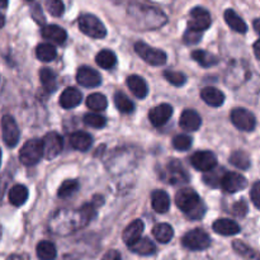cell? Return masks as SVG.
Returning <instances> with one entry per match:
<instances>
[{
    "instance_id": "1",
    "label": "cell",
    "mask_w": 260,
    "mask_h": 260,
    "mask_svg": "<svg viewBox=\"0 0 260 260\" xmlns=\"http://www.w3.org/2000/svg\"><path fill=\"white\" fill-rule=\"evenodd\" d=\"M96 203H89L83 206L80 210H60L53 213L48 222V229L52 234L60 236L70 235L80 230L90 222L95 216Z\"/></svg>"
},
{
    "instance_id": "2",
    "label": "cell",
    "mask_w": 260,
    "mask_h": 260,
    "mask_svg": "<svg viewBox=\"0 0 260 260\" xmlns=\"http://www.w3.org/2000/svg\"><path fill=\"white\" fill-rule=\"evenodd\" d=\"M129 24L137 30H152L162 27L168 18L161 10L149 5L134 4L128 8Z\"/></svg>"
},
{
    "instance_id": "3",
    "label": "cell",
    "mask_w": 260,
    "mask_h": 260,
    "mask_svg": "<svg viewBox=\"0 0 260 260\" xmlns=\"http://www.w3.org/2000/svg\"><path fill=\"white\" fill-rule=\"evenodd\" d=\"M175 203L192 220H200L206 213V206L193 189H180L175 194Z\"/></svg>"
},
{
    "instance_id": "4",
    "label": "cell",
    "mask_w": 260,
    "mask_h": 260,
    "mask_svg": "<svg viewBox=\"0 0 260 260\" xmlns=\"http://www.w3.org/2000/svg\"><path fill=\"white\" fill-rule=\"evenodd\" d=\"M250 70L244 61H233L226 70L225 81L230 88H239L243 85L250 76Z\"/></svg>"
},
{
    "instance_id": "5",
    "label": "cell",
    "mask_w": 260,
    "mask_h": 260,
    "mask_svg": "<svg viewBox=\"0 0 260 260\" xmlns=\"http://www.w3.org/2000/svg\"><path fill=\"white\" fill-rule=\"evenodd\" d=\"M79 28L84 35L89 36L91 38L101 40L107 36V29L99 18L93 14H83L79 17Z\"/></svg>"
},
{
    "instance_id": "6",
    "label": "cell",
    "mask_w": 260,
    "mask_h": 260,
    "mask_svg": "<svg viewBox=\"0 0 260 260\" xmlns=\"http://www.w3.org/2000/svg\"><path fill=\"white\" fill-rule=\"evenodd\" d=\"M43 157V147L41 140H29L23 145L19 151V160L23 165L33 167Z\"/></svg>"
},
{
    "instance_id": "7",
    "label": "cell",
    "mask_w": 260,
    "mask_h": 260,
    "mask_svg": "<svg viewBox=\"0 0 260 260\" xmlns=\"http://www.w3.org/2000/svg\"><path fill=\"white\" fill-rule=\"evenodd\" d=\"M135 51L149 65L161 66L167 62V53L164 51L151 47L145 42L135 43Z\"/></svg>"
},
{
    "instance_id": "8",
    "label": "cell",
    "mask_w": 260,
    "mask_h": 260,
    "mask_svg": "<svg viewBox=\"0 0 260 260\" xmlns=\"http://www.w3.org/2000/svg\"><path fill=\"white\" fill-rule=\"evenodd\" d=\"M161 179L173 185L185 184L189 182V175L182 162H179L178 160H173V161L168 162L164 172L161 173Z\"/></svg>"
},
{
    "instance_id": "9",
    "label": "cell",
    "mask_w": 260,
    "mask_h": 260,
    "mask_svg": "<svg viewBox=\"0 0 260 260\" xmlns=\"http://www.w3.org/2000/svg\"><path fill=\"white\" fill-rule=\"evenodd\" d=\"M182 243L183 246L189 249V250H206L207 248H210L211 239L205 230L194 229V230H190L189 233L183 236Z\"/></svg>"
},
{
    "instance_id": "10",
    "label": "cell",
    "mask_w": 260,
    "mask_h": 260,
    "mask_svg": "<svg viewBox=\"0 0 260 260\" xmlns=\"http://www.w3.org/2000/svg\"><path fill=\"white\" fill-rule=\"evenodd\" d=\"M190 19L188 20V29L196 30V32H205L211 27L212 19L207 9L202 7H196L189 13Z\"/></svg>"
},
{
    "instance_id": "11",
    "label": "cell",
    "mask_w": 260,
    "mask_h": 260,
    "mask_svg": "<svg viewBox=\"0 0 260 260\" xmlns=\"http://www.w3.org/2000/svg\"><path fill=\"white\" fill-rule=\"evenodd\" d=\"M43 156L47 160L55 159L61 154L63 149V139L57 132H48L42 140Z\"/></svg>"
},
{
    "instance_id": "12",
    "label": "cell",
    "mask_w": 260,
    "mask_h": 260,
    "mask_svg": "<svg viewBox=\"0 0 260 260\" xmlns=\"http://www.w3.org/2000/svg\"><path fill=\"white\" fill-rule=\"evenodd\" d=\"M231 121L240 131L251 132L256 126V118L250 111L245 108H235L231 112Z\"/></svg>"
},
{
    "instance_id": "13",
    "label": "cell",
    "mask_w": 260,
    "mask_h": 260,
    "mask_svg": "<svg viewBox=\"0 0 260 260\" xmlns=\"http://www.w3.org/2000/svg\"><path fill=\"white\" fill-rule=\"evenodd\" d=\"M2 134L3 141L9 147H14L19 141V128L12 116L7 114L2 119Z\"/></svg>"
},
{
    "instance_id": "14",
    "label": "cell",
    "mask_w": 260,
    "mask_h": 260,
    "mask_svg": "<svg viewBox=\"0 0 260 260\" xmlns=\"http://www.w3.org/2000/svg\"><path fill=\"white\" fill-rule=\"evenodd\" d=\"M190 164L200 172L207 173L217 167V159L211 151H197L190 156Z\"/></svg>"
},
{
    "instance_id": "15",
    "label": "cell",
    "mask_w": 260,
    "mask_h": 260,
    "mask_svg": "<svg viewBox=\"0 0 260 260\" xmlns=\"http://www.w3.org/2000/svg\"><path fill=\"white\" fill-rule=\"evenodd\" d=\"M221 188L225 190L226 193H238L240 190L245 189L248 187V180L244 175L239 174V173H225L221 180Z\"/></svg>"
},
{
    "instance_id": "16",
    "label": "cell",
    "mask_w": 260,
    "mask_h": 260,
    "mask_svg": "<svg viewBox=\"0 0 260 260\" xmlns=\"http://www.w3.org/2000/svg\"><path fill=\"white\" fill-rule=\"evenodd\" d=\"M76 81L85 88H96L101 85V74L89 66H81L76 73Z\"/></svg>"
},
{
    "instance_id": "17",
    "label": "cell",
    "mask_w": 260,
    "mask_h": 260,
    "mask_svg": "<svg viewBox=\"0 0 260 260\" xmlns=\"http://www.w3.org/2000/svg\"><path fill=\"white\" fill-rule=\"evenodd\" d=\"M172 114H173V107L170 106V104L162 103V104H159V106L154 107V108L150 111L149 118H150V122L152 123V126L161 127L169 121Z\"/></svg>"
},
{
    "instance_id": "18",
    "label": "cell",
    "mask_w": 260,
    "mask_h": 260,
    "mask_svg": "<svg viewBox=\"0 0 260 260\" xmlns=\"http://www.w3.org/2000/svg\"><path fill=\"white\" fill-rule=\"evenodd\" d=\"M135 160H136V156H135L134 151H131L129 149H119L116 150V152L112 155L111 160H109V162L107 165H108L111 170H119L123 165L124 168L129 167L126 161L135 162Z\"/></svg>"
},
{
    "instance_id": "19",
    "label": "cell",
    "mask_w": 260,
    "mask_h": 260,
    "mask_svg": "<svg viewBox=\"0 0 260 260\" xmlns=\"http://www.w3.org/2000/svg\"><path fill=\"white\" fill-rule=\"evenodd\" d=\"M179 124L184 131L194 132L200 129V127L202 126V118L193 109H185L182 113V116H180Z\"/></svg>"
},
{
    "instance_id": "20",
    "label": "cell",
    "mask_w": 260,
    "mask_h": 260,
    "mask_svg": "<svg viewBox=\"0 0 260 260\" xmlns=\"http://www.w3.org/2000/svg\"><path fill=\"white\" fill-rule=\"evenodd\" d=\"M144 222L141 220H135L134 222L129 223L126 229H124L123 234H122V239H123L124 244L127 246L132 245L136 243L140 238H141L142 233H144Z\"/></svg>"
},
{
    "instance_id": "21",
    "label": "cell",
    "mask_w": 260,
    "mask_h": 260,
    "mask_svg": "<svg viewBox=\"0 0 260 260\" xmlns=\"http://www.w3.org/2000/svg\"><path fill=\"white\" fill-rule=\"evenodd\" d=\"M41 33H42V37L45 38V40L51 41V42L53 43H57V45H62L66 41V38H68L66 30L56 24L45 25V27L42 28V30H41Z\"/></svg>"
},
{
    "instance_id": "22",
    "label": "cell",
    "mask_w": 260,
    "mask_h": 260,
    "mask_svg": "<svg viewBox=\"0 0 260 260\" xmlns=\"http://www.w3.org/2000/svg\"><path fill=\"white\" fill-rule=\"evenodd\" d=\"M81 99H83V95H81L80 90L70 86V88H66L65 90L62 91V94L60 95V104L62 108L71 109L75 108L76 106H79Z\"/></svg>"
},
{
    "instance_id": "23",
    "label": "cell",
    "mask_w": 260,
    "mask_h": 260,
    "mask_svg": "<svg viewBox=\"0 0 260 260\" xmlns=\"http://www.w3.org/2000/svg\"><path fill=\"white\" fill-rule=\"evenodd\" d=\"M201 98L211 107H221L225 102V95L215 86H206L201 91Z\"/></svg>"
},
{
    "instance_id": "24",
    "label": "cell",
    "mask_w": 260,
    "mask_h": 260,
    "mask_svg": "<svg viewBox=\"0 0 260 260\" xmlns=\"http://www.w3.org/2000/svg\"><path fill=\"white\" fill-rule=\"evenodd\" d=\"M126 83L135 96H137L139 99L146 98L147 93H149V88H147V84L144 80V78L139 75H129L127 78Z\"/></svg>"
},
{
    "instance_id": "25",
    "label": "cell",
    "mask_w": 260,
    "mask_h": 260,
    "mask_svg": "<svg viewBox=\"0 0 260 260\" xmlns=\"http://www.w3.org/2000/svg\"><path fill=\"white\" fill-rule=\"evenodd\" d=\"M213 230L222 236H233L240 233V226L230 218H221V220L215 221Z\"/></svg>"
},
{
    "instance_id": "26",
    "label": "cell",
    "mask_w": 260,
    "mask_h": 260,
    "mask_svg": "<svg viewBox=\"0 0 260 260\" xmlns=\"http://www.w3.org/2000/svg\"><path fill=\"white\" fill-rule=\"evenodd\" d=\"M151 205L155 212L165 213L170 208V198L168 193L162 189H157L152 192Z\"/></svg>"
},
{
    "instance_id": "27",
    "label": "cell",
    "mask_w": 260,
    "mask_h": 260,
    "mask_svg": "<svg viewBox=\"0 0 260 260\" xmlns=\"http://www.w3.org/2000/svg\"><path fill=\"white\" fill-rule=\"evenodd\" d=\"M70 144L78 151H88L93 145V137L86 132L76 131L70 136Z\"/></svg>"
},
{
    "instance_id": "28",
    "label": "cell",
    "mask_w": 260,
    "mask_h": 260,
    "mask_svg": "<svg viewBox=\"0 0 260 260\" xmlns=\"http://www.w3.org/2000/svg\"><path fill=\"white\" fill-rule=\"evenodd\" d=\"M128 248L132 253L139 254V255H152L156 253V246L149 238H140Z\"/></svg>"
},
{
    "instance_id": "29",
    "label": "cell",
    "mask_w": 260,
    "mask_h": 260,
    "mask_svg": "<svg viewBox=\"0 0 260 260\" xmlns=\"http://www.w3.org/2000/svg\"><path fill=\"white\" fill-rule=\"evenodd\" d=\"M223 17H225V22L228 23V25L233 30H235V32L238 33L248 32V25H246V23L236 14L235 10L228 9L225 12V14H223Z\"/></svg>"
},
{
    "instance_id": "30",
    "label": "cell",
    "mask_w": 260,
    "mask_h": 260,
    "mask_svg": "<svg viewBox=\"0 0 260 260\" xmlns=\"http://www.w3.org/2000/svg\"><path fill=\"white\" fill-rule=\"evenodd\" d=\"M9 202L12 203L15 207H20L25 203V201L28 200V189L23 184H15L14 187H12V189L9 190Z\"/></svg>"
},
{
    "instance_id": "31",
    "label": "cell",
    "mask_w": 260,
    "mask_h": 260,
    "mask_svg": "<svg viewBox=\"0 0 260 260\" xmlns=\"http://www.w3.org/2000/svg\"><path fill=\"white\" fill-rule=\"evenodd\" d=\"M152 235L156 239L159 243L167 244L169 243L170 240L174 236V230H173L172 226L169 223H157V225L154 226L152 229Z\"/></svg>"
},
{
    "instance_id": "32",
    "label": "cell",
    "mask_w": 260,
    "mask_h": 260,
    "mask_svg": "<svg viewBox=\"0 0 260 260\" xmlns=\"http://www.w3.org/2000/svg\"><path fill=\"white\" fill-rule=\"evenodd\" d=\"M36 253H37L40 260H55L56 255H57L56 246L51 241L47 240H42L41 243H38L37 248H36Z\"/></svg>"
},
{
    "instance_id": "33",
    "label": "cell",
    "mask_w": 260,
    "mask_h": 260,
    "mask_svg": "<svg viewBox=\"0 0 260 260\" xmlns=\"http://www.w3.org/2000/svg\"><path fill=\"white\" fill-rule=\"evenodd\" d=\"M40 79L41 84H42L43 89L48 93H52L57 88V80H56V74L53 73L51 69L42 68L40 71Z\"/></svg>"
},
{
    "instance_id": "34",
    "label": "cell",
    "mask_w": 260,
    "mask_h": 260,
    "mask_svg": "<svg viewBox=\"0 0 260 260\" xmlns=\"http://www.w3.org/2000/svg\"><path fill=\"white\" fill-rule=\"evenodd\" d=\"M95 61L98 63V66H101L102 69H109L114 68L117 63V56L113 51L111 50H102L98 55L95 56Z\"/></svg>"
},
{
    "instance_id": "35",
    "label": "cell",
    "mask_w": 260,
    "mask_h": 260,
    "mask_svg": "<svg viewBox=\"0 0 260 260\" xmlns=\"http://www.w3.org/2000/svg\"><path fill=\"white\" fill-rule=\"evenodd\" d=\"M56 55H57L56 48L50 43H41L36 48V56L42 62H51V61L55 60Z\"/></svg>"
},
{
    "instance_id": "36",
    "label": "cell",
    "mask_w": 260,
    "mask_h": 260,
    "mask_svg": "<svg viewBox=\"0 0 260 260\" xmlns=\"http://www.w3.org/2000/svg\"><path fill=\"white\" fill-rule=\"evenodd\" d=\"M193 60L197 61L201 66L203 68H212L215 66L216 63L218 62V57L217 56L212 55V53L207 52V51L203 50H197L192 53Z\"/></svg>"
},
{
    "instance_id": "37",
    "label": "cell",
    "mask_w": 260,
    "mask_h": 260,
    "mask_svg": "<svg viewBox=\"0 0 260 260\" xmlns=\"http://www.w3.org/2000/svg\"><path fill=\"white\" fill-rule=\"evenodd\" d=\"M114 104H116V108L121 113L128 114L135 111V104L132 103V101H129V98L126 94L121 93V91L114 94Z\"/></svg>"
},
{
    "instance_id": "38",
    "label": "cell",
    "mask_w": 260,
    "mask_h": 260,
    "mask_svg": "<svg viewBox=\"0 0 260 260\" xmlns=\"http://www.w3.org/2000/svg\"><path fill=\"white\" fill-rule=\"evenodd\" d=\"M108 106V101H107L106 96L103 94H99V93H94L90 94V95L86 98V107L91 111H95V112H101L104 111Z\"/></svg>"
},
{
    "instance_id": "39",
    "label": "cell",
    "mask_w": 260,
    "mask_h": 260,
    "mask_svg": "<svg viewBox=\"0 0 260 260\" xmlns=\"http://www.w3.org/2000/svg\"><path fill=\"white\" fill-rule=\"evenodd\" d=\"M216 168L215 169L210 170V172H207L205 175H203V180H205L206 184L213 188L220 187L222 177L225 175V169H216Z\"/></svg>"
},
{
    "instance_id": "40",
    "label": "cell",
    "mask_w": 260,
    "mask_h": 260,
    "mask_svg": "<svg viewBox=\"0 0 260 260\" xmlns=\"http://www.w3.org/2000/svg\"><path fill=\"white\" fill-rule=\"evenodd\" d=\"M230 161L234 167L240 170H246L250 167V157L244 151H235L231 154Z\"/></svg>"
},
{
    "instance_id": "41",
    "label": "cell",
    "mask_w": 260,
    "mask_h": 260,
    "mask_svg": "<svg viewBox=\"0 0 260 260\" xmlns=\"http://www.w3.org/2000/svg\"><path fill=\"white\" fill-rule=\"evenodd\" d=\"M79 189V182L75 179H69L65 180L62 184L60 185L57 190V196L60 198H68L73 196L76 190Z\"/></svg>"
},
{
    "instance_id": "42",
    "label": "cell",
    "mask_w": 260,
    "mask_h": 260,
    "mask_svg": "<svg viewBox=\"0 0 260 260\" xmlns=\"http://www.w3.org/2000/svg\"><path fill=\"white\" fill-rule=\"evenodd\" d=\"M84 123L93 128H103L107 124V119L98 113H88L84 116Z\"/></svg>"
},
{
    "instance_id": "43",
    "label": "cell",
    "mask_w": 260,
    "mask_h": 260,
    "mask_svg": "<svg viewBox=\"0 0 260 260\" xmlns=\"http://www.w3.org/2000/svg\"><path fill=\"white\" fill-rule=\"evenodd\" d=\"M164 76L165 79L174 86H182L184 85L185 81H187V76L183 73H179V71L167 70L164 71Z\"/></svg>"
},
{
    "instance_id": "44",
    "label": "cell",
    "mask_w": 260,
    "mask_h": 260,
    "mask_svg": "<svg viewBox=\"0 0 260 260\" xmlns=\"http://www.w3.org/2000/svg\"><path fill=\"white\" fill-rule=\"evenodd\" d=\"M233 246H234V250H235L239 255L243 256V258H245V259L255 258V255H256L255 251H254L250 246H248L246 244H244L243 241H239V240L234 241Z\"/></svg>"
},
{
    "instance_id": "45",
    "label": "cell",
    "mask_w": 260,
    "mask_h": 260,
    "mask_svg": "<svg viewBox=\"0 0 260 260\" xmlns=\"http://www.w3.org/2000/svg\"><path fill=\"white\" fill-rule=\"evenodd\" d=\"M46 9L52 17H61L65 12V5L61 0H46Z\"/></svg>"
},
{
    "instance_id": "46",
    "label": "cell",
    "mask_w": 260,
    "mask_h": 260,
    "mask_svg": "<svg viewBox=\"0 0 260 260\" xmlns=\"http://www.w3.org/2000/svg\"><path fill=\"white\" fill-rule=\"evenodd\" d=\"M173 146L179 151H187L192 146V137L188 135H178L173 139Z\"/></svg>"
},
{
    "instance_id": "47",
    "label": "cell",
    "mask_w": 260,
    "mask_h": 260,
    "mask_svg": "<svg viewBox=\"0 0 260 260\" xmlns=\"http://www.w3.org/2000/svg\"><path fill=\"white\" fill-rule=\"evenodd\" d=\"M201 38H202V33L196 32V30L188 29V28H187V30H185V33H184V37H183V40H184V42L187 43V45H196V43L200 42Z\"/></svg>"
},
{
    "instance_id": "48",
    "label": "cell",
    "mask_w": 260,
    "mask_h": 260,
    "mask_svg": "<svg viewBox=\"0 0 260 260\" xmlns=\"http://www.w3.org/2000/svg\"><path fill=\"white\" fill-rule=\"evenodd\" d=\"M234 215L236 216H240V217H244V216L246 215V212H248V205L245 203V201H239V202H236L235 205H234Z\"/></svg>"
},
{
    "instance_id": "49",
    "label": "cell",
    "mask_w": 260,
    "mask_h": 260,
    "mask_svg": "<svg viewBox=\"0 0 260 260\" xmlns=\"http://www.w3.org/2000/svg\"><path fill=\"white\" fill-rule=\"evenodd\" d=\"M250 194H251V201H253L254 206H255L256 208H259V202H260V183L259 182L254 183Z\"/></svg>"
},
{
    "instance_id": "50",
    "label": "cell",
    "mask_w": 260,
    "mask_h": 260,
    "mask_svg": "<svg viewBox=\"0 0 260 260\" xmlns=\"http://www.w3.org/2000/svg\"><path fill=\"white\" fill-rule=\"evenodd\" d=\"M102 260H121V254L117 250H108L104 254Z\"/></svg>"
},
{
    "instance_id": "51",
    "label": "cell",
    "mask_w": 260,
    "mask_h": 260,
    "mask_svg": "<svg viewBox=\"0 0 260 260\" xmlns=\"http://www.w3.org/2000/svg\"><path fill=\"white\" fill-rule=\"evenodd\" d=\"M7 260H29V255L25 253L22 254H12L7 258Z\"/></svg>"
},
{
    "instance_id": "52",
    "label": "cell",
    "mask_w": 260,
    "mask_h": 260,
    "mask_svg": "<svg viewBox=\"0 0 260 260\" xmlns=\"http://www.w3.org/2000/svg\"><path fill=\"white\" fill-rule=\"evenodd\" d=\"M7 179H5V177H0V203H2V200L3 197H4V192L5 189H7Z\"/></svg>"
},
{
    "instance_id": "53",
    "label": "cell",
    "mask_w": 260,
    "mask_h": 260,
    "mask_svg": "<svg viewBox=\"0 0 260 260\" xmlns=\"http://www.w3.org/2000/svg\"><path fill=\"white\" fill-rule=\"evenodd\" d=\"M254 53H255V57L260 60V56H259V41H256L255 43H254Z\"/></svg>"
},
{
    "instance_id": "54",
    "label": "cell",
    "mask_w": 260,
    "mask_h": 260,
    "mask_svg": "<svg viewBox=\"0 0 260 260\" xmlns=\"http://www.w3.org/2000/svg\"><path fill=\"white\" fill-rule=\"evenodd\" d=\"M8 7V0H0V9H4Z\"/></svg>"
},
{
    "instance_id": "55",
    "label": "cell",
    "mask_w": 260,
    "mask_h": 260,
    "mask_svg": "<svg viewBox=\"0 0 260 260\" xmlns=\"http://www.w3.org/2000/svg\"><path fill=\"white\" fill-rule=\"evenodd\" d=\"M4 24H5V18H4V15L0 13V28L4 27Z\"/></svg>"
},
{
    "instance_id": "56",
    "label": "cell",
    "mask_w": 260,
    "mask_h": 260,
    "mask_svg": "<svg viewBox=\"0 0 260 260\" xmlns=\"http://www.w3.org/2000/svg\"><path fill=\"white\" fill-rule=\"evenodd\" d=\"M254 28H255V32H259V19L254 20Z\"/></svg>"
},
{
    "instance_id": "57",
    "label": "cell",
    "mask_w": 260,
    "mask_h": 260,
    "mask_svg": "<svg viewBox=\"0 0 260 260\" xmlns=\"http://www.w3.org/2000/svg\"><path fill=\"white\" fill-rule=\"evenodd\" d=\"M0 165H2V150H0Z\"/></svg>"
},
{
    "instance_id": "58",
    "label": "cell",
    "mask_w": 260,
    "mask_h": 260,
    "mask_svg": "<svg viewBox=\"0 0 260 260\" xmlns=\"http://www.w3.org/2000/svg\"><path fill=\"white\" fill-rule=\"evenodd\" d=\"M0 236H2V229H0Z\"/></svg>"
},
{
    "instance_id": "59",
    "label": "cell",
    "mask_w": 260,
    "mask_h": 260,
    "mask_svg": "<svg viewBox=\"0 0 260 260\" xmlns=\"http://www.w3.org/2000/svg\"><path fill=\"white\" fill-rule=\"evenodd\" d=\"M25 2H33V0H25Z\"/></svg>"
}]
</instances>
